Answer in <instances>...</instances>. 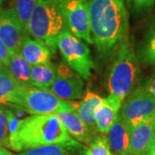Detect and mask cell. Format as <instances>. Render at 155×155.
<instances>
[{"mask_svg":"<svg viewBox=\"0 0 155 155\" xmlns=\"http://www.w3.org/2000/svg\"><path fill=\"white\" fill-rule=\"evenodd\" d=\"M129 155H145V154H129Z\"/></svg>","mask_w":155,"mask_h":155,"instance_id":"31","label":"cell"},{"mask_svg":"<svg viewBox=\"0 0 155 155\" xmlns=\"http://www.w3.org/2000/svg\"><path fill=\"white\" fill-rule=\"evenodd\" d=\"M154 132H155V121H154Z\"/></svg>","mask_w":155,"mask_h":155,"instance_id":"35","label":"cell"},{"mask_svg":"<svg viewBox=\"0 0 155 155\" xmlns=\"http://www.w3.org/2000/svg\"><path fill=\"white\" fill-rule=\"evenodd\" d=\"M134 11L138 13H144L150 11L155 4V0H130Z\"/></svg>","mask_w":155,"mask_h":155,"instance_id":"25","label":"cell"},{"mask_svg":"<svg viewBox=\"0 0 155 155\" xmlns=\"http://www.w3.org/2000/svg\"><path fill=\"white\" fill-rule=\"evenodd\" d=\"M10 110L6 109L4 105L0 104V147L9 146V117H10Z\"/></svg>","mask_w":155,"mask_h":155,"instance_id":"23","label":"cell"},{"mask_svg":"<svg viewBox=\"0 0 155 155\" xmlns=\"http://www.w3.org/2000/svg\"><path fill=\"white\" fill-rule=\"evenodd\" d=\"M110 155H117V154H116V153H111Z\"/></svg>","mask_w":155,"mask_h":155,"instance_id":"32","label":"cell"},{"mask_svg":"<svg viewBox=\"0 0 155 155\" xmlns=\"http://www.w3.org/2000/svg\"><path fill=\"white\" fill-rule=\"evenodd\" d=\"M38 1L39 0H13L12 8L26 32L29 18Z\"/></svg>","mask_w":155,"mask_h":155,"instance_id":"21","label":"cell"},{"mask_svg":"<svg viewBox=\"0 0 155 155\" xmlns=\"http://www.w3.org/2000/svg\"><path fill=\"white\" fill-rule=\"evenodd\" d=\"M11 104L22 108L31 115H56L76 110L75 106L59 98L49 90L31 85H20Z\"/></svg>","mask_w":155,"mask_h":155,"instance_id":"5","label":"cell"},{"mask_svg":"<svg viewBox=\"0 0 155 155\" xmlns=\"http://www.w3.org/2000/svg\"><path fill=\"white\" fill-rule=\"evenodd\" d=\"M11 53L5 43L0 40V63L5 67L10 66Z\"/></svg>","mask_w":155,"mask_h":155,"instance_id":"26","label":"cell"},{"mask_svg":"<svg viewBox=\"0 0 155 155\" xmlns=\"http://www.w3.org/2000/svg\"><path fill=\"white\" fill-rule=\"evenodd\" d=\"M65 29L68 28L59 0H39L29 18L27 33L45 42L54 54L57 39Z\"/></svg>","mask_w":155,"mask_h":155,"instance_id":"3","label":"cell"},{"mask_svg":"<svg viewBox=\"0 0 155 155\" xmlns=\"http://www.w3.org/2000/svg\"><path fill=\"white\" fill-rule=\"evenodd\" d=\"M57 75V69L52 63L31 67V84L40 89L49 90Z\"/></svg>","mask_w":155,"mask_h":155,"instance_id":"18","label":"cell"},{"mask_svg":"<svg viewBox=\"0 0 155 155\" xmlns=\"http://www.w3.org/2000/svg\"><path fill=\"white\" fill-rule=\"evenodd\" d=\"M56 45L68 67L84 79H89L94 68V62L88 47L68 29L60 35Z\"/></svg>","mask_w":155,"mask_h":155,"instance_id":"6","label":"cell"},{"mask_svg":"<svg viewBox=\"0 0 155 155\" xmlns=\"http://www.w3.org/2000/svg\"><path fill=\"white\" fill-rule=\"evenodd\" d=\"M155 152V135L153 139V141H152V143L150 145V147L149 149H148V152H147V155L148 154V153H154Z\"/></svg>","mask_w":155,"mask_h":155,"instance_id":"28","label":"cell"},{"mask_svg":"<svg viewBox=\"0 0 155 155\" xmlns=\"http://www.w3.org/2000/svg\"><path fill=\"white\" fill-rule=\"evenodd\" d=\"M147 155H155V152L154 153H148Z\"/></svg>","mask_w":155,"mask_h":155,"instance_id":"30","label":"cell"},{"mask_svg":"<svg viewBox=\"0 0 155 155\" xmlns=\"http://www.w3.org/2000/svg\"><path fill=\"white\" fill-rule=\"evenodd\" d=\"M131 128L118 113L113 125L108 132V141L110 151L117 155L130 154Z\"/></svg>","mask_w":155,"mask_h":155,"instance_id":"12","label":"cell"},{"mask_svg":"<svg viewBox=\"0 0 155 155\" xmlns=\"http://www.w3.org/2000/svg\"><path fill=\"white\" fill-rule=\"evenodd\" d=\"M2 66H3V65H2V64L0 63V68H1V67H2Z\"/></svg>","mask_w":155,"mask_h":155,"instance_id":"34","label":"cell"},{"mask_svg":"<svg viewBox=\"0 0 155 155\" xmlns=\"http://www.w3.org/2000/svg\"><path fill=\"white\" fill-rule=\"evenodd\" d=\"M9 69L17 83L21 85H31V66L20 52L12 53Z\"/></svg>","mask_w":155,"mask_h":155,"instance_id":"20","label":"cell"},{"mask_svg":"<svg viewBox=\"0 0 155 155\" xmlns=\"http://www.w3.org/2000/svg\"><path fill=\"white\" fill-rule=\"evenodd\" d=\"M122 101L113 96L104 98L102 104L96 112V126L98 133L108 134L118 115Z\"/></svg>","mask_w":155,"mask_h":155,"instance_id":"16","label":"cell"},{"mask_svg":"<svg viewBox=\"0 0 155 155\" xmlns=\"http://www.w3.org/2000/svg\"><path fill=\"white\" fill-rule=\"evenodd\" d=\"M20 53L31 67L49 63L52 55L51 50L45 42L28 35L22 40Z\"/></svg>","mask_w":155,"mask_h":155,"instance_id":"14","label":"cell"},{"mask_svg":"<svg viewBox=\"0 0 155 155\" xmlns=\"http://www.w3.org/2000/svg\"><path fill=\"white\" fill-rule=\"evenodd\" d=\"M20 85L12 76L9 67L3 65L0 68V104H11Z\"/></svg>","mask_w":155,"mask_h":155,"instance_id":"19","label":"cell"},{"mask_svg":"<svg viewBox=\"0 0 155 155\" xmlns=\"http://www.w3.org/2000/svg\"><path fill=\"white\" fill-rule=\"evenodd\" d=\"M155 114L131 129L130 154L147 155L154 137Z\"/></svg>","mask_w":155,"mask_h":155,"instance_id":"11","label":"cell"},{"mask_svg":"<svg viewBox=\"0 0 155 155\" xmlns=\"http://www.w3.org/2000/svg\"><path fill=\"white\" fill-rule=\"evenodd\" d=\"M83 89L82 78L77 72H72V69L66 65H61L49 91L61 99L72 100L82 97Z\"/></svg>","mask_w":155,"mask_h":155,"instance_id":"9","label":"cell"},{"mask_svg":"<svg viewBox=\"0 0 155 155\" xmlns=\"http://www.w3.org/2000/svg\"><path fill=\"white\" fill-rule=\"evenodd\" d=\"M0 155H12V153H11L5 148H4L3 147H0Z\"/></svg>","mask_w":155,"mask_h":155,"instance_id":"29","label":"cell"},{"mask_svg":"<svg viewBox=\"0 0 155 155\" xmlns=\"http://www.w3.org/2000/svg\"><path fill=\"white\" fill-rule=\"evenodd\" d=\"M119 114L132 129L147 118L154 115L155 97L144 87H139L122 104Z\"/></svg>","mask_w":155,"mask_h":155,"instance_id":"8","label":"cell"},{"mask_svg":"<svg viewBox=\"0 0 155 155\" xmlns=\"http://www.w3.org/2000/svg\"><path fill=\"white\" fill-rule=\"evenodd\" d=\"M68 30L80 40L93 44L87 0H59Z\"/></svg>","mask_w":155,"mask_h":155,"instance_id":"7","label":"cell"},{"mask_svg":"<svg viewBox=\"0 0 155 155\" xmlns=\"http://www.w3.org/2000/svg\"><path fill=\"white\" fill-rule=\"evenodd\" d=\"M91 35L101 57L127 38L128 16L124 0H87Z\"/></svg>","mask_w":155,"mask_h":155,"instance_id":"1","label":"cell"},{"mask_svg":"<svg viewBox=\"0 0 155 155\" xmlns=\"http://www.w3.org/2000/svg\"><path fill=\"white\" fill-rule=\"evenodd\" d=\"M144 88L149 92L150 94L155 97V78H153L149 80L147 84L144 86Z\"/></svg>","mask_w":155,"mask_h":155,"instance_id":"27","label":"cell"},{"mask_svg":"<svg viewBox=\"0 0 155 155\" xmlns=\"http://www.w3.org/2000/svg\"><path fill=\"white\" fill-rule=\"evenodd\" d=\"M90 155H110L108 138L104 134H99L89 145Z\"/></svg>","mask_w":155,"mask_h":155,"instance_id":"24","label":"cell"},{"mask_svg":"<svg viewBox=\"0 0 155 155\" xmlns=\"http://www.w3.org/2000/svg\"><path fill=\"white\" fill-rule=\"evenodd\" d=\"M17 155H90L89 147L74 139L24 151Z\"/></svg>","mask_w":155,"mask_h":155,"instance_id":"13","label":"cell"},{"mask_svg":"<svg viewBox=\"0 0 155 155\" xmlns=\"http://www.w3.org/2000/svg\"><path fill=\"white\" fill-rule=\"evenodd\" d=\"M103 100L104 98H102L99 95L88 91L76 109L80 119L87 126L91 133L95 137L98 135V131L96 126V112L102 104Z\"/></svg>","mask_w":155,"mask_h":155,"instance_id":"17","label":"cell"},{"mask_svg":"<svg viewBox=\"0 0 155 155\" xmlns=\"http://www.w3.org/2000/svg\"><path fill=\"white\" fill-rule=\"evenodd\" d=\"M141 59L146 64H155V22L147 33L141 50Z\"/></svg>","mask_w":155,"mask_h":155,"instance_id":"22","label":"cell"},{"mask_svg":"<svg viewBox=\"0 0 155 155\" xmlns=\"http://www.w3.org/2000/svg\"><path fill=\"white\" fill-rule=\"evenodd\" d=\"M3 2V0H0V5H1V3Z\"/></svg>","mask_w":155,"mask_h":155,"instance_id":"33","label":"cell"},{"mask_svg":"<svg viewBox=\"0 0 155 155\" xmlns=\"http://www.w3.org/2000/svg\"><path fill=\"white\" fill-rule=\"evenodd\" d=\"M71 139L57 115H31L19 121L9 137L8 147L16 152H24Z\"/></svg>","mask_w":155,"mask_h":155,"instance_id":"2","label":"cell"},{"mask_svg":"<svg viewBox=\"0 0 155 155\" xmlns=\"http://www.w3.org/2000/svg\"><path fill=\"white\" fill-rule=\"evenodd\" d=\"M13 8L0 11V40L11 53L20 52L22 40L27 35Z\"/></svg>","mask_w":155,"mask_h":155,"instance_id":"10","label":"cell"},{"mask_svg":"<svg viewBox=\"0 0 155 155\" xmlns=\"http://www.w3.org/2000/svg\"><path fill=\"white\" fill-rule=\"evenodd\" d=\"M138 72L137 58L128 39H125L119 45L116 59L109 73L108 89L110 95L123 102L133 88Z\"/></svg>","mask_w":155,"mask_h":155,"instance_id":"4","label":"cell"},{"mask_svg":"<svg viewBox=\"0 0 155 155\" xmlns=\"http://www.w3.org/2000/svg\"><path fill=\"white\" fill-rule=\"evenodd\" d=\"M63 126L74 140L84 144L90 145L96 137L89 130L87 126L80 119L77 111H66L56 114Z\"/></svg>","mask_w":155,"mask_h":155,"instance_id":"15","label":"cell"}]
</instances>
